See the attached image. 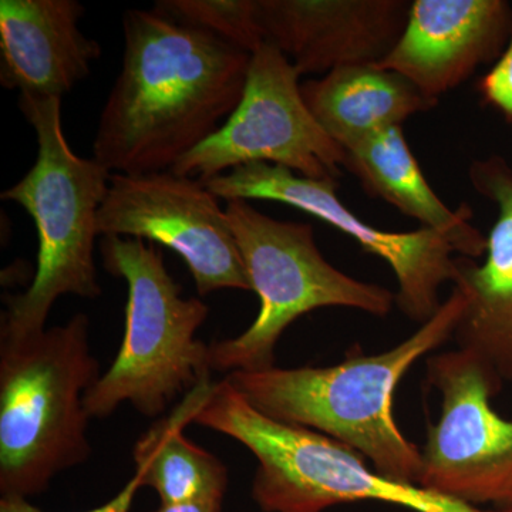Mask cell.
Here are the masks:
<instances>
[{"label":"cell","instance_id":"6da1fadb","mask_svg":"<svg viewBox=\"0 0 512 512\" xmlns=\"http://www.w3.org/2000/svg\"><path fill=\"white\" fill-rule=\"evenodd\" d=\"M124 55L93 158L111 174L171 171L237 109L251 53L158 10L123 15Z\"/></svg>","mask_w":512,"mask_h":512},{"label":"cell","instance_id":"7a4b0ae2","mask_svg":"<svg viewBox=\"0 0 512 512\" xmlns=\"http://www.w3.org/2000/svg\"><path fill=\"white\" fill-rule=\"evenodd\" d=\"M467 301L454 286L433 318L379 355H348L329 367L238 370L225 379L269 419L328 436L362 454L377 473L417 484L421 450L397 426L394 394L421 357L454 338Z\"/></svg>","mask_w":512,"mask_h":512},{"label":"cell","instance_id":"3957f363","mask_svg":"<svg viewBox=\"0 0 512 512\" xmlns=\"http://www.w3.org/2000/svg\"><path fill=\"white\" fill-rule=\"evenodd\" d=\"M19 109L35 130L37 157L29 173L0 197L16 202L33 218L39 251L28 291L6 298L0 342H19L43 332L60 296L96 299L103 292L94 249L100 237L97 215L111 173L70 148L62 99L20 94Z\"/></svg>","mask_w":512,"mask_h":512},{"label":"cell","instance_id":"277c9868","mask_svg":"<svg viewBox=\"0 0 512 512\" xmlns=\"http://www.w3.org/2000/svg\"><path fill=\"white\" fill-rule=\"evenodd\" d=\"M101 376L90 319L0 342V494L29 498L89 460L84 397Z\"/></svg>","mask_w":512,"mask_h":512},{"label":"cell","instance_id":"5b68a950","mask_svg":"<svg viewBox=\"0 0 512 512\" xmlns=\"http://www.w3.org/2000/svg\"><path fill=\"white\" fill-rule=\"evenodd\" d=\"M103 266L127 284L126 329L116 359L84 397L90 419H106L123 403L160 417L211 377L210 345L197 332L210 309L183 298L163 252L141 239L103 237Z\"/></svg>","mask_w":512,"mask_h":512},{"label":"cell","instance_id":"8992f818","mask_svg":"<svg viewBox=\"0 0 512 512\" xmlns=\"http://www.w3.org/2000/svg\"><path fill=\"white\" fill-rule=\"evenodd\" d=\"M194 423L247 447L256 461L252 500L262 512H323L377 501L413 512L484 510L419 484L377 473L362 454L328 436L258 412L227 379L215 384Z\"/></svg>","mask_w":512,"mask_h":512},{"label":"cell","instance_id":"52a82bcc","mask_svg":"<svg viewBox=\"0 0 512 512\" xmlns=\"http://www.w3.org/2000/svg\"><path fill=\"white\" fill-rule=\"evenodd\" d=\"M225 212L251 291L258 295L259 312L237 338L210 345L212 372L271 369L285 330L316 309H356L377 318L392 311L396 293L357 281L330 265L311 224L275 220L242 200L228 201Z\"/></svg>","mask_w":512,"mask_h":512},{"label":"cell","instance_id":"ba28073f","mask_svg":"<svg viewBox=\"0 0 512 512\" xmlns=\"http://www.w3.org/2000/svg\"><path fill=\"white\" fill-rule=\"evenodd\" d=\"M426 369L441 412L427 426L417 484L461 503L512 512V420L491 404L503 380L460 348L429 357Z\"/></svg>","mask_w":512,"mask_h":512},{"label":"cell","instance_id":"9c48e42d","mask_svg":"<svg viewBox=\"0 0 512 512\" xmlns=\"http://www.w3.org/2000/svg\"><path fill=\"white\" fill-rule=\"evenodd\" d=\"M299 77L281 50L269 43L259 46L237 109L171 171L205 183L242 165L268 163L313 180H338L345 150L312 116Z\"/></svg>","mask_w":512,"mask_h":512},{"label":"cell","instance_id":"30bf717a","mask_svg":"<svg viewBox=\"0 0 512 512\" xmlns=\"http://www.w3.org/2000/svg\"><path fill=\"white\" fill-rule=\"evenodd\" d=\"M220 200H262L291 205L348 235L363 251L383 259L396 276V305L413 322L426 323L439 311V291L456 284L457 252L439 232L419 228L387 232L366 224L336 194V178L302 177L281 165L254 163L205 181Z\"/></svg>","mask_w":512,"mask_h":512},{"label":"cell","instance_id":"8fae6325","mask_svg":"<svg viewBox=\"0 0 512 512\" xmlns=\"http://www.w3.org/2000/svg\"><path fill=\"white\" fill-rule=\"evenodd\" d=\"M97 225L101 237L147 239L170 248L190 269L201 296L251 291L227 212L202 181L173 171L111 174Z\"/></svg>","mask_w":512,"mask_h":512},{"label":"cell","instance_id":"7c38bea8","mask_svg":"<svg viewBox=\"0 0 512 512\" xmlns=\"http://www.w3.org/2000/svg\"><path fill=\"white\" fill-rule=\"evenodd\" d=\"M406 0H254L264 43L281 50L301 74H328L379 64L402 36Z\"/></svg>","mask_w":512,"mask_h":512},{"label":"cell","instance_id":"4fadbf2b","mask_svg":"<svg viewBox=\"0 0 512 512\" xmlns=\"http://www.w3.org/2000/svg\"><path fill=\"white\" fill-rule=\"evenodd\" d=\"M511 33L512 8L505 0H414L402 36L377 66L439 101L478 67L497 62Z\"/></svg>","mask_w":512,"mask_h":512},{"label":"cell","instance_id":"5bb4252c","mask_svg":"<svg viewBox=\"0 0 512 512\" xmlns=\"http://www.w3.org/2000/svg\"><path fill=\"white\" fill-rule=\"evenodd\" d=\"M468 178L493 202L497 218L487 235L484 264L457 258L454 286L466 292L468 301L453 339L504 383L512 382V168L503 157L491 156L474 161Z\"/></svg>","mask_w":512,"mask_h":512},{"label":"cell","instance_id":"9a60e30c","mask_svg":"<svg viewBox=\"0 0 512 512\" xmlns=\"http://www.w3.org/2000/svg\"><path fill=\"white\" fill-rule=\"evenodd\" d=\"M83 15L77 0H2L0 84L62 99L101 56L100 43L79 28Z\"/></svg>","mask_w":512,"mask_h":512},{"label":"cell","instance_id":"2e32d148","mask_svg":"<svg viewBox=\"0 0 512 512\" xmlns=\"http://www.w3.org/2000/svg\"><path fill=\"white\" fill-rule=\"evenodd\" d=\"M345 154V168L369 195L419 221L421 228L439 232L458 256L474 259L485 255L487 237L471 224L473 210L467 204L451 210L441 201L424 177L403 126L379 131L346 148Z\"/></svg>","mask_w":512,"mask_h":512},{"label":"cell","instance_id":"e0dca14e","mask_svg":"<svg viewBox=\"0 0 512 512\" xmlns=\"http://www.w3.org/2000/svg\"><path fill=\"white\" fill-rule=\"evenodd\" d=\"M301 93L320 127L343 150L439 104L402 74L377 64L333 70L302 83Z\"/></svg>","mask_w":512,"mask_h":512},{"label":"cell","instance_id":"ac0fdd59","mask_svg":"<svg viewBox=\"0 0 512 512\" xmlns=\"http://www.w3.org/2000/svg\"><path fill=\"white\" fill-rule=\"evenodd\" d=\"M210 379L185 394L170 416L158 420L138 439L133 450L136 473L143 487H150L161 504H224L228 470L221 460L184 436L214 392Z\"/></svg>","mask_w":512,"mask_h":512},{"label":"cell","instance_id":"d6986e66","mask_svg":"<svg viewBox=\"0 0 512 512\" xmlns=\"http://www.w3.org/2000/svg\"><path fill=\"white\" fill-rule=\"evenodd\" d=\"M154 9L177 22L210 30L251 55L264 45L256 28L254 0H161Z\"/></svg>","mask_w":512,"mask_h":512},{"label":"cell","instance_id":"ffe728a7","mask_svg":"<svg viewBox=\"0 0 512 512\" xmlns=\"http://www.w3.org/2000/svg\"><path fill=\"white\" fill-rule=\"evenodd\" d=\"M478 92L487 106L512 121V33L503 55L478 82Z\"/></svg>","mask_w":512,"mask_h":512},{"label":"cell","instance_id":"44dd1931","mask_svg":"<svg viewBox=\"0 0 512 512\" xmlns=\"http://www.w3.org/2000/svg\"><path fill=\"white\" fill-rule=\"evenodd\" d=\"M143 488L141 477L137 473L127 481V484L121 488V491L114 495L106 504L93 510L82 512H130L133 507L134 498L138 490ZM0 512H45L30 503L28 498L2 497L0 498Z\"/></svg>","mask_w":512,"mask_h":512},{"label":"cell","instance_id":"7402d4cb","mask_svg":"<svg viewBox=\"0 0 512 512\" xmlns=\"http://www.w3.org/2000/svg\"><path fill=\"white\" fill-rule=\"evenodd\" d=\"M222 503H211V501H200V503L184 504H161L153 512H222Z\"/></svg>","mask_w":512,"mask_h":512}]
</instances>
